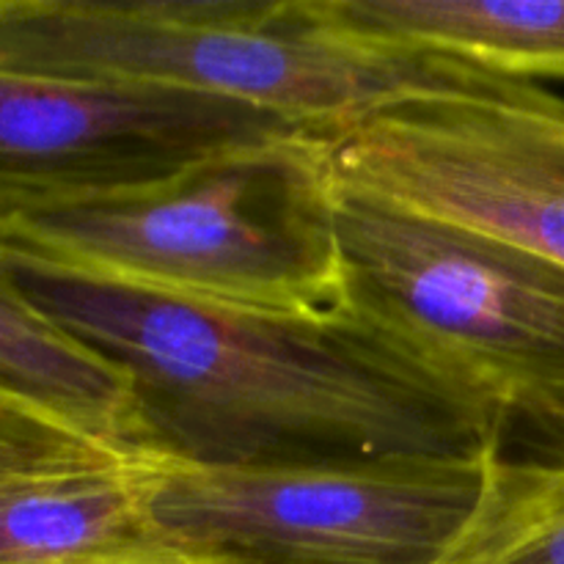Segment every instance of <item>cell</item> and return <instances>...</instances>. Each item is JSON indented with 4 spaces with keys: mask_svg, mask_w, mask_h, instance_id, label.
<instances>
[{
    "mask_svg": "<svg viewBox=\"0 0 564 564\" xmlns=\"http://www.w3.org/2000/svg\"><path fill=\"white\" fill-rule=\"evenodd\" d=\"M438 564H564V457H507Z\"/></svg>",
    "mask_w": 564,
    "mask_h": 564,
    "instance_id": "8fae6325",
    "label": "cell"
},
{
    "mask_svg": "<svg viewBox=\"0 0 564 564\" xmlns=\"http://www.w3.org/2000/svg\"><path fill=\"white\" fill-rule=\"evenodd\" d=\"M295 132L317 130L204 94L0 72V209L132 191Z\"/></svg>",
    "mask_w": 564,
    "mask_h": 564,
    "instance_id": "52a82bcc",
    "label": "cell"
},
{
    "mask_svg": "<svg viewBox=\"0 0 564 564\" xmlns=\"http://www.w3.org/2000/svg\"><path fill=\"white\" fill-rule=\"evenodd\" d=\"M77 564H218L209 560H198V556L182 554V551L169 549V545H143V549L127 551V554L105 556V560H91V562H77Z\"/></svg>",
    "mask_w": 564,
    "mask_h": 564,
    "instance_id": "7c38bea8",
    "label": "cell"
},
{
    "mask_svg": "<svg viewBox=\"0 0 564 564\" xmlns=\"http://www.w3.org/2000/svg\"><path fill=\"white\" fill-rule=\"evenodd\" d=\"M345 295L389 341L516 435L564 457V268L336 182Z\"/></svg>",
    "mask_w": 564,
    "mask_h": 564,
    "instance_id": "277c9868",
    "label": "cell"
},
{
    "mask_svg": "<svg viewBox=\"0 0 564 564\" xmlns=\"http://www.w3.org/2000/svg\"><path fill=\"white\" fill-rule=\"evenodd\" d=\"M499 455L198 466L143 452V518L160 545L218 564H438Z\"/></svg>",
    "mask_w": 564,
    "mask_h": 564,
    "instance_id": "5b68a950",
    "label": "cell"
},
{
    "mask_svg": "<svg viewBox=\"0 0 564 564\" xmlns=\"http://www.w3.org/2000/svg\"><path fill=\"white\" fill-rule=\"evenodd\" d=\"M154 543L143 452L0 383V564H77Z\"/></svg>",
    "mask_w": 564,
    "mask_h": 564,
    "instance_id": "ba28073f",
    "label": "cell"
},
{
    "mask_svg": "<svg viewBox=\"0 0 564 564\" xmlns=\"http://www.w3.org/2000/svg\"><path fill=\"white\" fill-rule=\"evenodd\" d=\"M0 383L132 444L124 375L39 312L0 257Z\"/></svg>",
    "mask_w": 564,
    "mask_h": 564,
    "instance_id": "30bf717a",
    "label": "cell"
},
{
    "mask_svg": "<svg viewBox=\"0 0 564 564\" xmlns=\"http://www.w3.org/2000/svg\"><path fill=\"white\" fill-rule=\"evenodd\" d=\"M0 72L204 94L328 138L402 99L516 83L341 28L319 0H0Z\"/></svg>",
    "mask_w": 564,
    "mask_h": 564,
    "instance_id": "7a4b0ae2",
    "label": "cell"
},
{
    "mask_svg": "<svg viewBox=\"0 0 564 564\" xmlns=\"http://www.w3.org/2000/svg\"><path fill=\"white\" fill-rule=\"evenodd\" d=\"M336 193L328 135L295 132L132 191L0 209V242L149 295L323 314L345 295Z\"/></svg>",
    "mask_w": 564,
    "mask_h": 564,
    "instance_id": "3957f363",
    "label": "cell"
},
{
    "mask_svg": "<svg viewBox=\"0 0 564 564\" xmlns=\"http://www.w3.org/2000/svg\"><path fill=\"white\" fill-rule=\"evenodd\" d=\"M328 152L347 191L564 268V99L534 83L402 99Z\"/></svg>",
    "mask_w": 564,
    "mask_h": 564,
    "instance_id": "8992f818",
    "label": "cell"
},
{
    "mask_svg": "<svg viewBox=\"0 0 564 564\" xmlns=\"http://www.w3.org/2000/svg\"><path fill=\"white\" fill-rule=\"evenodd\" d=\"M28 301L130 386L132 446L198 466L505 452L479 408L345 301L323 314L204 306L69 273L0 242Z\"/></svg>",
    "mask_w": 564,
    "mask_h": 564,
    "instance_id": "6da1fadb",
    "label": "cell"
},
{
    "mask_svg": "<svg viewBox=\"0 0 564 564\" xmlns=\"http://www.w3.org/2000/svg\"><path fill=\"white\" fill-rule=\"evenodd\" d=\"M341 28L510 80L564 77V0H319Z\"/></svg>",
    "mask_w": 564,
    "mask_h": 564,
    "instance_id": "9c48e42d",
    "label": "cell"
}]
</instances>
